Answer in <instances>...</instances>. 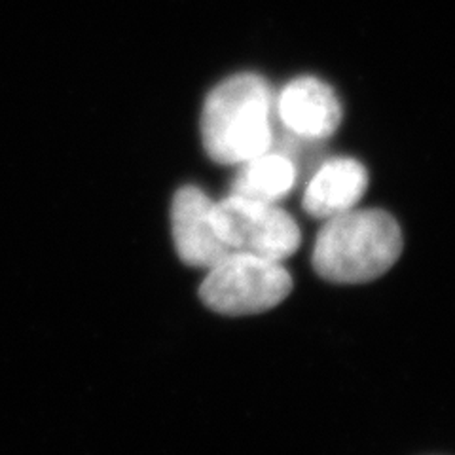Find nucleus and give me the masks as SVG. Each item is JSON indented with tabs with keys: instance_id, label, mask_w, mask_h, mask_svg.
I'll return each instance as SVG.
<instances>
[{
	"instance_id": "7ed1b4c3",
	"label": "nucleus",
	"mask_w": 455,
	"mask_h": 455,
	"mask_svg": "<svg viewBox=\"0 0 455 455\" xmlns=\"http://www.w3.org/2000/svg\"><path fill=\"white\" fill-rule=\"evenodd\" d=\"M291 291L292 277L281 262L249 252H230L209 267L199 296L209 309L239 317L275 307Z\"/></svg>"
},
{
	"instance_id": "6e6552de",
	"label": "nucleus",
	"mask_w": 455,
	"mask_h": 455,
	"mask_svg": "<svg viewBox=\"0 0 455 455\" xmlns=\"http://www.w3.org/2000/svg\"><path fill=\"white\" fill-rule=\"evenodd\" d=\"M296 177L298 169L291 156L272 148L241 164L232 194L275 204L294 188Z\"/></svg>"
},
{
	"instance_id": "f257e3e1",
	"label": "nucleus",
	"mask_w": 455,
	"mask_h": 455,
	"mask_svg": "<svg viewBox=\"0 0 455 455\" xmlns=\"http://www.w3.org/2000/svg\"><path fill=\"white\" fill-rule=\"evenodd\" d=\"M275 93L266 78L243 73L212 90L202 110V139L211 160L241 165L275 145Z\"/></svg>"
},
{
	"instance_id": "f03ea898",
	"label": "nucleus",
	"mask_w": 455,
	"mask_h": 455,
	"mask_svg": "<svg viewBox=\"0 0 455 455\" xmlns=\"http://www.w3.org/2000/svg\"><path fill=\"white\" fill-rule=\"evenodd\" d=\"M403 245L401 226L389 212L349 209L326 219L313 247V267L331 283H368L395 266Z\"/></svg>"
},
{
	"instance_id": "0eeeda50",
	"label": "nucleus",
	"mask_w": 455,
	"mask_h": 455,
	"mask_svg": "<svg viewBox=\"0 0 455 455\" xmlns=\"http://www.w3.org/2000/svg\"><path fill=\"white\" fill-rule=\"evenodd\" d=\"M368 188L366 167L353 158H334L324 162L311 177L304 209L313 219H332L353 209Z\"/></svg>"
},
{
	"instance_id": "20e7f679",
	"label": "nucleus",
	"mask_w": 455,
	"mask_h": 455,
	"mask_svg": "<svg viewBox=\"0 0 455 455\" xmlns=\"http://www.w3.org/2000/svg\"><path fill=\"white\" fill-rule=\"evenodd\" d=\"M219 230L232 252H249L283 262L300 247V228L275 204L237 194L217 202Z\"/></svg>"
},
{
	"instance_id": "423d86ee",
	"label": "nucleus",
	"mask_w": 455,
	"mask_h": 455,
	"mask_svg": "<svg viewBox=\"0 0 455 455\" xmlns=\"http://www.w3.org/2000/svg\"><path fill=\"white\" fill-rule=\"evenodd\" d=\"M275 116L292 137L321 140L331 137L341 124V103L321 78L298 76L275 97Z\"/></svg>"
},
{
	"instance_id": "39448f33",
	"label": "nucleus",
	"mask_w": 455,
	"mask_h": 455,
	"mask_svg": "<svg viewBox=\"0 0 455 455\" xmlns=\"http://www.w3.org/2000/svg\"><path fill=\"white\" fill-rule=\"evenodd\" d=\"M171 232L180 260L188 266L209 269L232 252L219 230L217 202L197 187H184L175 194Z\"/></svg>"
}]
</instances>
